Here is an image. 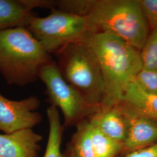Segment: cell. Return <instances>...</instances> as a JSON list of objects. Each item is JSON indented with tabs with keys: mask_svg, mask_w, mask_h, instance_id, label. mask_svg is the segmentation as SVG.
Here are the masks:
<instances>
[{
	"mask_svg": "<svg viewBox=\"0 0 157 157\" xmlns=\"http://www.w3.org/2000/svg\"><path fill=\"white\" fill-rule=\"evenodd\" d=\"M56 9L87 17L98 32L112 34L139 51L150 32L140 0H58Z\"/></svg>",
	"mask_w": 157,
	"mask_h": 157,
	"instance_id": "6da1fadb",
	"label": "cell"
},
{
	"mask_svg": "<svg viewBox=\"0 0 157 157\" xmlns=\"http://www.w3.org/2000/svg\"><path fill=\"white\" fill-rule=\"evenodd\" d=\"M101 68L104 84L102 109L116 107L127 86L143 69L140 51L117 36L105 32L93 34L86 40Z\"/></svg>",
	"mask_w": 157,
	"mask_h": 157,
	"instance_id": "7a4b0ae2",
	"label": "cell"
},
{
	"mask_svg": "<svg viewBox=\"0 0 157 157\" xmlns=\"http://www.w3.org/2000/svg\"><path fill=\"white\" fill-rule=\"evenodd\" d=\"M52 61L51 54L26 28L0 31V73L8 84L33 83Z\"/></svg>",
	"mask_w": 157,
	"mask_h": 157,
	"instance_id": "3957f363",
	"label": "cell"
},
{
	"mask_svg": "<svg viewBox=\"0 0 157 157\" xmlns=\"http://www.w3.org/2000/svg\"><path fill=\"white\" fill-rule=\"evenodd\" d=\"M55 54L62 77L90 104L101 107L104 84L94 51L86 42L69 44Z\"/></svg>",
	"mask_w": 157,
	"mask_h": 157,
	"instance_id": "277c9868",
	"label": "cell"
},
{
	"mask_svg": "<svg viewBox=\"0 0 157 157\" xmlns=\"http://www.w3.org/2000/svg\"><path fill=\"white\" fill-rule=\"evenodd\" d=\"M26 28L50 54L69 44L86 42L98 32L87 17L56 8L47 17H34Z\"/></svg>",
	"mask_w": 157,
	"mask_h": 157,
	"instance_id": "5b68a950",
	"label": "cell"
},
{
	"mask_svg": "<svg viewBox=\"0 0 157 157\" xmlns=\"http://www.w3.org/2000/svg\"><path fill=\"white\" fill-rule=\"evenodd\" d=\"M39 78L45 86V101L59 108L63 117L65 129L76 127L101 109L89 104L62 77L56 63L52 61L42 68Z\"/></svg>",
	"mask_w": 157,
	"mask_h": 157,
	"instance_id": "8992f818",
	"label": "cell"
},
{
	"mask_svg": "<svg viewBox=\"0 0 157 157\" xmlns=\"http://www.w3.org/2000/svg\"><path fill=\"white\" fill-rule=\"evenodd\" d=\"M40 101L36 95L20 101L11 100L0 94V130L11 134L23 129H32L43 119L36 112Z\"/></svg>",
	"mask_w": 157,
	"mask_h": 157,
	"instance_id": "52a82bcc",
	"label": "cell"
},
{
	"mask_svg": "<svg viewBox=\"0 0 157 157\" xmlns=\"http://www.w3.org/2000/svg\"><path fill=\"white\" fill-rule=\"evenodd\" d=\"M121 111L127 118L128 127L119 156L128 155L157 143V121L144 116Z\"/></svg>",
	"mask_w": 157,
	"mask_h": 157,
	"instance_id": "ba28073f",
	"label": "cell"
},
{
	"mask_svg": "<svg viewBox=\"0 0 157 157\" xmlns=\"http://www.w3.org/2000/svg\"><path fill=\"white\" fill-rule=\"evenodd\" d=\"M42 140L32 129L0 134V157H38Z\"/></svg>",
	"mask_w": 157,
	"mask_h": 157,
	"instance_id": "9c48e42d",
	"label": "cell"
},
{
	"mask_svg": "<svg viewBox=\"0 0 157 157\" xmlns=\"http://www.w3.org/2000/svg\"><path fill=\"white\" fill-rule=\"evenodd\" d=\"M93 128L113 140L123 143L127 135L128 120L118 106L101 108L89 118Z\"/></svg>",
	"mask_w": 157,
	"mask_h": 157,
	"instance_id": "30bf717a",
	"label": "cell"
},
{
	"mask_svg": "<svg viewBox=\"0 0 157 157\" xmlns=\"http://www.w3.org/2000/svg\"><path fill=\"white\" fill-rule=\"evenodd\" d=\"M117 106L124 112L157 121V95L146 93L133 81L127 86L123 98Z\"/></svg>",
	"mask_w": 157,
	"mask_h": 157,
	"instance_id": "8fae6325",
	"label": "cell"
},
{
	"mask_svg": "<svg viewBox=\"0 0 157 157\" xmlns=\"http://www.w3.org/2000/svg\"><path fill=\"white\" fill-rule=\"evenodd\" d=\"M35 16L37 15L21 0H0V31L27 28Z\"/></svg>",
	"mask_w": 157,
	"mask_h": 157,
	"instance_id": "7c38bea8",
	"label": "cell"
},
{
	"mask_svg": "<svg viewBox=\"0 0 157 157\" xmlns=\"http://www.w3.org/2000/svg\"><path fill=\"white\" fill-rule=\"evenodd\" d=\"M49 124L48 140L43 157H62L63 135L65 128L61 124L58 109L50 105L46 109Z\"/></svg>",
	"mask_w": 157,
	"mask_h": 157,
	"instance_id": "4fadbf2b",
	"label": "cell"
},
{
	"mask_svg": "<svg viewBox=\"0 0 157 157\" xmlns=\"http://www.w3.org/2000/svg\"><path fill=\"white\" fill-rule=\"evenodd\" d=\"M93 126L88 119L76 126L69 143L77 157H95L92 143Z\"/></svg>",
	"mask_w": 157,
	"mask_h": 157,
	"instance_id": "5bb4252c",
	"label": "cell"
},
{
	"mask_svg": "<svg viewBox=\"0 0 157 157\" xmlns=\"http://www.w3.org/2000/svg\"><path fill=\"white\" fill-rule=\"evenodd\" d=\"M92 143L95 157H117L122 151V143L109 138L93 127Z\"/></svg>",
	"mask_w": 157,
	"mask_h": 157,
	"instance_id": "9a60e30c",
	"label": "cell"
},
{
	"mask_svg": "<svg viewBox=\"0 0 157 157\" xmlns=\"http://www.w3.org/2000/svg\"><path fill=\"white\" fill-rule=\"evenodd\" d=\"M140 56L143 69L157 72V31L151 30Z\"/></svg>",
	"mask_w": 157,
	"mask_h": 157,
	"instance_id": "2e32d148",
	"label": "cell"
},
{
	"mask_svg": "<svg viewBox=\"0 0 157 157\" xmlns=\"http://www.w3.org/2000/svg\"><path fill=\"white\" fill-rule=\"evenodd\" d=\"M133 82L146 93L157 95V72L143 68Z\"/></svg>",
	"mask_w": 157,
	"mask_h": 157,
	"instance_id": "e0dca14e",
	"label": "cell"
},
{
	"mask_svg": "<svg viewBox=\"0 0 157 157\" xmlns=\"http://www.w3.org/2000/svg\"><path fill=\"white\" fill-rule=\"evenodd\" d=\"M151 30L157 31V0H140Z\"/></svg>",
	"mask_w": 157,
	"mask_h": 157,
	"instance_id": "ac0fdd59",
	"label": "cell"
},
{
	"mask_svg": "<svg viewBox=\"0 0 157 157\" xmlns=\"http://www.w3.org/2000/svg\"><path fill=\"white\" fill-rule=\"evenodd\" d=\"M22 3L29 10L33 11L36 8L50 9L56 8V1L53 0H21Z\"/></svg>",
	"mask_w": 157,
	"mask_h": 157,
	"instance_id": "d6986e66",
	"label": "cell"
},
{
	"mask_svg": "<svg viewBox=\"0 0 157 157\" xmlns=\"http://www.w3.org/2000/svg\"><path fill=\"white\" fill-rule=\"evenodd\" d=\"M117 157H157V143L128 155Z\"/></svg>",
	"mask_w": 157,
	"mask_h": 157,
	"instance_id": "ffe728a7",
	"label": "cell"
},
{
	"mask_svg": "<svg viewBox=\"0 0 157 157\" xmlns=\"http://www.w3.org/2000/svg\"><path fill=\"white\" fill-rule=\"evenodd\" d=\"M62 157H77L69 142L67 143L64 150L62 151Z\"/></svg>",
	"mask_w": 157,
	"mask_h": 157,
	"instance_id": "44dd1931",
	"label": "cell"
}]
</instances>
